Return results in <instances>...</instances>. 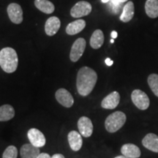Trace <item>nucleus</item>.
<instances>
[{
    "mask_svg": "<svg viewBox=\"0 0 158 158\" xmlns=\"http://www.w3.org/2000/svg\"><path fill=\"white\" fill-rule=\"evenodd\" d=\"M98 81V75L93 69L83 67L77 75V90L81 96H87L92 92Z\"/></svg>",
    "mask_w": 158,
    "mask_h": 158,
    "instance_id": "nucleus-1",
    "label": "nucleus"
},
{
    "mask_svg": "<svg viewBox=\"0 0 158 158\" xmlns=\"http://www.w3.org/2000/svg\"><path fill=\"white\" fill-rule=\"evenodd\" d=\"M19 58L13 48L6 47L0 51V67L5 73H12L17 70Z\"/></svg>",
    "mask_w": 158,
    "mask_h": 158,
    "instance_id": "nucleus-2",
    "label": "nucleus"
},
{
    "mask_svg": "<svg viewBox=\"0 0 158 158\" xmlns=\"http://www.w3.org/2000/svg\"><path fill=\"white\" fill-rule=\"evenodd\" d=\"M126 119H127V117H126L125 114L119 110L115 111L106 118V122H105V127L106 130L109 133H116L123 127L126 122Z\"/></svg>",
    "mask_w": 158,
    "mask_h": 158,
    "instance_id": "nucleus-3",
    "label": "nucleus"
},
{
    "mask_svg": "<svg viewBox=\"0 0 158 158\" xmlns=\"http://www.w3.org/2000/svg\"><path fill=\"white\" fill-rule=\"evenodd\" d=\"M131 99L133 104L138 109L144 110L149 108L150 100L147 94L140 89H135L131 94Z\"/></svg>",
    "mask_w": 158,
    "mask_h": 158,
    "instance_id": "nucleus-4",
    "label": "nucleus"
},
{
    "mask_svg": "<svg viewBox=\"0 0 158 158\" xmlns=\"http://www.w3.org/2000/svg\"><path fill=\"white\" fill-rule=\"evenodd\" d=\"M92 10V7L90 3L86 1H80L72 7L70 15L73 18L84 17L89 14Z\"/></svg>",
    "mask_w": 158,
    "mask_h": 158,
    "instance_id": "nucleus-5",
    "label": "nucleus"
},
{
    "mask_svg": "<svg viewBox=\"0 0 158 158\" xmlns=\"http://www.w3.org/2000/svg\"><path fill=\"white\" fill-rule=\"evenodd\" d=\"M86 45V40L84 38H78L75 41L70 54V59L72 62H76L79 60L84 54Z\"/></svg>",
    "mask_w": 158,
    "mask_h": 158,
    "instance_id": "nucleus-6",
    "label": "nucleus"
},
{
    "mask_svg": "<svg viewBox=\"0 0 158 158\" xmlns=\"http://www.w3.org/2000/svg\"><path fill=\"white\" fill-rule=\"evenodd\" d=\"M27 137L30 141V143L36 147H43L46 143L45 135L40 130L36 128L29 129L27 133Z\"/></svg>",
    "mask_w": 158,
    "mask_h": 158,
    "instance_id": "nucleus-7",
    "label": "nucleus"
},
{
    "mask_svg": "<svg viewBox=\"0 0 158 158\" xmlns=\"http://www.w3.org/2000/svg\"><path fill=\"white\" fill-rule=\"evenodd\" d=\"M7 14L10 21L15 24H19L23 21V10L21 7L16 3L10 4L7 9Z\"/></svg>",
    "mask_w": 158,
    "mask_h": 158,
    "instance_id": "nucleus-8",
    "label": "nucleus"
},
{
    "mask_svg": "<svg viewBox=\"0 0 158 158\" xmlns=\"http://www.w3.org/2000/svg\"><path fill=\"white\" fill-rule=\"evenodd\" d=\"M55 97L59 103L65 108L72 107L74 103V100L72 94L65 89L61 88L57 90L55 94Z\"/></svg>",
    "mask_w": 158,
    "mask_h": 158,
    "instance_id": "nucleus-9",
    "label": "nucleus"
},
{
    "mask_svg": "<svg viewBox=\"0 0 158 158\" xmlns=\"http://www.w3.org/2000/svg\"><path fill=\"white\" fill-rule=\"evenodd\" d=\"M78 128L81 135L85 138H89L93 133V124L89 118L82 116L78 121Z\"/></svg>",
    "mask_w": 158,
    "mask_h": 158,
    "instance_id": "nucleus-10",
    "label": "nucleus"
},
{
    "mask_svg": "<svg viewBox=\"0 0 158 158\" xmlns=\"http://www.w3.org/2000/svg\"><path fill=\"white\" fill-rule=\"evenodd\" d=\"M120 101V94L117 92H113L102 100L101 106L105 109H114L117 107Z\"/></svg>",
    "mask_w": 158,
    "mask_h": 158,
    "instance_id": "nucleus-11",
    "label": "nucleus"
},
{
    "mask_svg": "<svg viewBox=\"0 0 158 158\" xmlns=\"http://www.w3.org/2000/svg\"><path fill=\"white\" fill-rule=\"evenodd\" d=\"M68 139L69 145L73 151L78 152L81 149L83 140L80 133H78L75 130H72L68 133Z\"/></svg>",
    "mask_w": 158,
    "mask_h": 158,
    "instance_id": "nucleus-12",
    "label": "nucleus"
},
{
    "mask_svg": "<svg viewBox=\"0 0 158 158\" xmlns=\"http://www.w3.org/2000/svg\"><path fill=\"white\" fill-rule=\"evenodd\" d=\"M61 22L59 18L56 16L50 17L45 24V31L48 36H54L60 28Z\"/></svg>",
    "mask_w": 158,
    "mask_h": 158,
    "instance_id": "nucleus-13",
    "label": "nucleus"
},
{
    "mask_svg": "<svg viewBox=\"0 0 158 158\" xmlns=\"http://www.w3.org/2000/svg\"><path fill=\"white\" fill-rule=\"evenodd\" d=\"M40 151L38 147H35L31 143H25L21 147L20 155L21 158H37Z\"/></svg>",
    "mask_w": 158,
    "mask_h": 158,
    "instance_id": "nucleus-14",
    "label": "nucleus"
},
{
    "mask_svg": "<svg viewBox=\"0 0 158 158\" xmlns=\"http://www.w3.org/2000/svg\"><path fill=\"white\" fill-rule=\"evenodd\" d=\"M142 144L150 151L158 153V136L154 133L146 135L142 140Z\"/></svg>",
    "mask_w": 158,
    "mask_h": 158,
    "instance_id": "nucleus-15",
    "label": "nucleus"
},
{
    "mask_svg": "<svg viewBox=\"0 0 158 158\" xmlns=\"http://www.w3.org/2000/svg\"><path fill=\"white\" fill-rule=\"evenodd\" d=\"M121 152L128 158H138L141 155L139 148L133 143L124 144L121 148Z\"/></svg>",
    "mask_w": 158,
    "mask_h": 158,
    "instance_id": "nucleus-16",
    "label": "nucleus"
},
{
    "mask_svg": "<svg viewBox=\"0 0 158 158\" xmlns=\"http://www.w3.org/2000/svg\"><path fill=\"white\" fill-rule=\"evenodd\" d=\"M86 27V22L84 20L79 19L69 23L66 28V32L68 35H75L81 32Z\"/></svg>",
    "mask_w": 158,
    "mask_h": 158,
    "instance_id": "nucleus-17",
    "label": "nucleus"
},
{
    "mask_svg": "<svg viewBox=\"0 0 158 158\" xmlns=\"http://www.w3.org/2000/svg\"><path fill=\"white\" fill-rule=\"evenodd\" d=\"M135 13V7H134V4L133 2L130 1L124 6L122 13L120 15V20L124 23L129 22L131 21L134 16Z\"/></svg>",
    "mask_w": 158,
    "mask_h": 158,
    "instance_id": "nucleus-18",
    "label": "nucleus"
},
{
    "mask_svg": "<svg viewBox=\"0 0 158 158\" xmlns=\"http://www.w3.org/2000/svg\"><path fill=\"white\" fill-rule=\"evenodd\" d=\"M15 116V110L10 105L0 106V122L9 121Z\"/></svg>",
    "mask_w": 158,
    "mask_h": 158,
    "instance_id": "nucleus-19",
    "label": "nucleus"
},
{
    "mask_svg": "<svg viewBox=\"0 0 158 158\" xmlns=\"http://www.w3.org/2000/svg\"><path fill=\"white\" fill-rule=\"evenodd\" d=\"M104 43L103 32L100 29H97L93 32L90 39V45L92 48L98 49Z\"/></svg>",
    "mask_w": 158,
    "mask_h": 158,
    "instance_id": "nucleus-20",
    "label": "nucleus"
},
{
    "mask_svg": "<svg viewBox=\"0 0 158 158\" xmlns=\"http://www.w3.org/2000/svg\"><path fill=\"white\" fill-rule=\"evenodd\" d=\"M145 10L147 15L151 19L158 17V0H147Z\"/></svg>",
    "mask_w": 158,
    "mask_h": 158,
    "instance_id": "nucleus-21",
    "label": "nucleus"
},
{
    "mask_svg": "<svg viewBox=\"0 0 158 158\" xmlns=\"http://www.w3.org/2000/svg\"><path fill=\"white\" fill-rule=\"evenodd\" d=\"M35 5L39 10L46 14H51L54 11V4L48 0H35Z\"/></svg>",
    "mask_w": 158,
    "mask_h": 158,
    "instance_id": "nucleus-22",
    "label": "nucleus"
},
{
    "mask_svg": "<svg viewBox=\"0 0 158 158\" xmlns=\"http://www.w3.org/2000/svg\"><path fill=\"white\" fill-rule=\"evenodd\" d=\"M148 84L156 96L158 97V75L151 74L148 77Z\"/></svg>",
    "mask_w": 158,
    "mask_h": 158,
    "instance_id": "nucleus-23",
    "label": "nucleus"
},
{
    "mask_svg": "<svg viewBox=\"0 0 158 158\" xmlns=\"http://www.w3.org/2000/svg\"><path fill=\"white\" fill-rule=\"evenodd\" d=\"M122 3L118 2L116 0H110L108 2V7L110 10V12H111L114 14H118L119 13L120 10L122 8Z\"/></svg>",
    "mask_w": 158,
    "mask_h": 158,
    "instance_id": "nucleus-24",
    "label": "nucleus"
},
{
    "mask_svg": "<svg viewBox=\"0 0 158 158\" xmlns=\"http://www.w3.org/2000/svg\"><path fill=\"white\" fill-rule=\"evenodd\" d=\"M18 149L15 146H9L3 152L2 158H17Z\"/></svg>",
    "mask_w": 158,
    "mask_h": 158,
    "instance_id": "nucleus-25",
    "label": "nucleus"
},
{
    "mask_svg": "<svg viewBox=\"0 0 158 158\" xmlns=\"http://www.w3.org/2000/svg\"><path fill=\"white\" fill-rule=\"evenodd\" d=\"M37 158H51V156L47 153H40Z\"/></svg>",
    "mask_w": 158,
    "mask_h": 158,
    "instance_id": "nucleus-26",
    "label": "nucleus"
},
{
    "mask_svg": "<svg viewBox=\"0 0 158 158\" xmlns=\"http://www.w3.org/2000/svg\"><path fill=\"white\" fill-rule=\"evenodd\" d=\"M105 62H106V64H107L108 66H111V65L114 64V62L110 58L106 59V61H105Z\"/></svg>",
    "mask_w": 158,
    "mask_h": 158,
    "instance_id": "nucleus-27",
    "label": "nucleus"
},
{
    "mask_svg": "<svg viewBox=\"0 0 158 158\" xmlns=\"http://www.w3.org/2000/svg\"><path fill=\"white\" fill-rule=\"evenodd\" d=\"M51 158H65L64 156L62 154H55L51 157Z\"/></svg>",
    "mask_w": 158,
    "mask_h": 158,
    "instance_id": "nucleus-28",
    "label": "nucleus"
},
{
    "mask_svg": "<svg viewBox=\"0 0 158 158\" xmlns=\"http://www.w3.org/2000/svg\"><path fill=\"white\" fill-rule=\"evenodd\" d=\"M110 36H111L112 39L116 38V37H117V36H118L117 32H116V31H112L111 33H110Z\"/></svg>",
    "mask_w": 158,
    "mask_h": 158,
    "instance_id": "nucleus-29",
    "label": "nucleus"
},
{
    "mask_svg": "<svg viewBox=\"0 0 158 158\" xmlns=\"http://www.w3.org/2000/svg\"><path fill=\"white\" fill-rule=\"evenodd\" d=\"M116 1H117L120 3H124V2H127V0H116Z\"/></svg>",
    "mask_w": 158,
    "mask_h": 158,
    "instance_id": "nucleus-30",
    "label": "nucleus"
},
{
    "mask_svg": "<svg viewBox=\"0 0 158 158\" xmlns=\"http://www.w3.org/2000/svg\"><path fill=\"white\" fill-rule=\"evenodd\" d=\"M114 158H128V157H125V156H124V155H120V156H117V157H116Z\"/></svg>",
    "mask_w": 158,
    "mask_h": 158,
    "instance_id": "nucleus-31",
    "label": "nucleus"
},
{
    "mask_svg": "<svg viewBox=\"0 0 158 158\" xmlns=\"http://www.w3.org/2000/svg\"><path fill=\"white\" fill-rule=\"evenodd\" d=\"M109 1H110V0H102V2L103 3H108Z\"/></svg>",
    "mask_w": 158,
    "mask_h": 158,
    "instance_id": "nucleus-32",
    "label": "nucleus"
},
{
    "mask_svg": "<svg viewBox=\"0 0 158 158\" xmlns=\"http://www.w3.org/2000/svg\"><path fill=\"white\" fill-rule=\"evenodd\" d=\"M114 39H111V40H110V43H114Z\"/></svg>",
    "mask_w": 158,
    "mask_h": 158,
    "instance_id": "nucleus-33",
    "label": "nucleus"
}]
</instances>
